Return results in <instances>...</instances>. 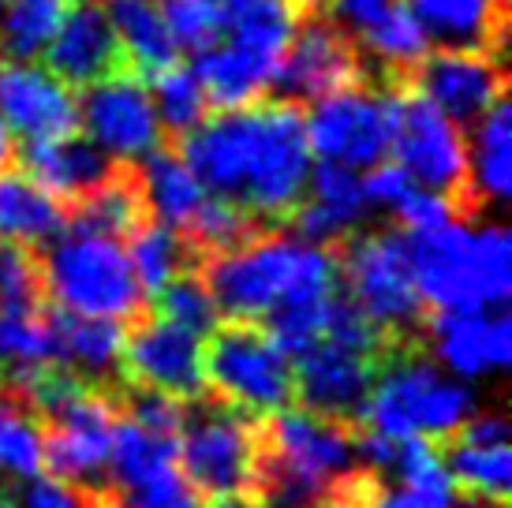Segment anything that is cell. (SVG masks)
I'll return each instance as SVG.
<instances>
[{
	"mask_svg": "<svg viewBox=\"0 0 512 508\" xmlns=\"http://www.w3.org/2000/svg\"><path fill=\"white\" fill-rule=\"evenodd\" d=\"M172 146L206 195L251 213L266 228H288L307 198L314 157L303 109L292 101L262 98L206 116Z\"/></svg>",
	"mask_w": 512,
	"mask_h": 508,
	"instance_id": "obj_1",
	"label": "cell"
},
{
	"mask_svg": "<svg viewBox=\"0 0 512 508\" xmlns=\"http://www.w3.org/2000/svg\"><path fill=\"white\" fill-rule=\"evenodd\" d=\"M202 281L214 296L217 314L225 318H262L281 303L322 299L341 288V262L329 247L288 236L273 228L240 251L202 262Z\"/></svg>",
	"mask_w": 512,
	"mask_h": 508,
	"instance_id": "obj_2",
	"label": "cell"
},
{
	"mask_svg": "<svg viewBox=\"0 0 512 508\" xmlns=\"http://www.w3.org/2000/svg\"><path fill=\"white\" fill-rule=\"evenodd\" d=\"M408 262L430 314L505 311L512 292V243L501 225L468 232L449 225L408 236Z\"/></svg>",
	"mask_w": 512,
	"mask_h": 508,
	"instance_id": "obj_3",
	"label": "cell"
},
{
	"mask_svg": "<svg viewBox=\"0 0 512 508\" xmlns=\"http://www.w3.org/2000/svg\"><path fill=\"white\" fill-rule=\"evenodd\" d=\"M344 292L356 299V307L378 325L397 352H430L427 325L430 307L423 303L408 262V243L397 225L367 228L344 236L337 247Z\"/></svg>",
	"mask_w": 512,
	"mask_h": 508,
	"instance_id": "obj_4",
	"label": "cell"
},
{
	"mask_svg": "<svg viewBox=\"0 0 512 508\" xmlns=\"http://www.w3.org/2000/svg\"><path fill=\"white\" fill-rule=\"evenodd\" d=\"M202 381L206 396L251 423L296 404L292 359L255 318H221L202 337Z\"/></svg>",
	"mask_w": 512,
	"mask_h": 508,
	"instance_id": "obj_5",
	"label": "cell"
},
{
	"mask_svg": "<svg viewBox=\"0 0 512 508\" xmlns=\"http://www.w3.org/2000/svg\"><path fill=\"white\" fill-rule=\"evenodd\" d=\"M475 396L468 385L445 378L427 352H397L370 389L363 426L385 441H441L471 419Z\"/></svg>",
	"mask_w": 512,
	"mask_h": 508,
	"instance_id": "obj_6",
	"label": "cell"
},
{
	"mask_svg": "<svg viewBox=\"0 0 512 508\" xmlns=\"http://www.w3.org/2000/svg\"><path fill=\"white\" fill-rule=\"evenodd\" d=\"M382 86L389 90V113H393V142H389L393 165H400L419 187L445 198L460 217V225L475 221L483 210L471 191L464 131L449 124L419 90H412L408 79Z\"/></svg>",
	"mask_w": 512,
	"mask_h": 508,
	"instance_id": "obj_7",
	"label": "cell"
},
{
	"mask_svg": "<svg viewBox=\"0 0 512 508\" xmlns=\"http://www.w3.org/2000/svg\"><path fill=\"white\" fill-rule=\"evenodd\" d=\"M49 303L79 318H105L128 325L146 311L124 247L101 236H60L42 251Z\"/></svg>",
	"mask_w": 512,
	"mask_h": 508,
	"instance_id": "obj_8",
	"label": "cell"
},
{
	"mask_svg": "<svg viewBox=\"0 0 512 508\" xmlns=\"http://www.w3.org/2000/svg\"><path fill=\"white\" fill-rule=\"evenodd\" d=\"M176 467L195 501L255 494V423L214 396L191 400L176 434Z\"/></svg>",
	"mask_w": 512,
	"mask_h": 508,
	"instance_id": "obj_9",
	"label": "cell"
},
{
	"mask_svg": "<svg viewBox=\"0 0 512 508\" xmlns=\"http://www.w3.org/2000/svg\"><path fill=\"white\" fill-rule=\"evenodd\" d=\"M367 79L370 68L359 53L356 38L344 27H337L322 8H314L292 30L266 98L292 101L303 109V105H314V101L341 94V90L367 83Z\"/></svg>",
	"mask_w": 512,
	"mask_h": 508,
	"instance_id": "obj_10",
	"label": "cell"
},
{
	"mask_svg": "<svg viewBox=\"0 0 512 508\" xmlns=\"http://www.w3.org/2000/svg\"><path fill=\"white\" fill-rule=\"evenodd\" d=\"M311 157L341 169H378L389 157L393 142V113H389V90L382 83L348 86L341 94L314 101L311 113H303Z\"/></svg>",
	"mask_w": 512,
	"mask_h": 508,
	"instance_id": "obj_11",
	"label": "cell"
},
{
	"mask_svg": "<svg viewBox=\"0 0 512 508\" xmlns=\"http://www.w3.org/2000/svg\"><path fill=\"white\" fill-rule=\"evenodd\" d=\"M393 355L359 352L337 340H318L292 363L296 408H307L322 419L359 430L367 411L370 389Z\"/></svg>",
	"mask_w": 512,
	"mask_h": 508,
	"instance_id": "obj_12",
	"label": "cell"
},
{
	"mask_svg": "<svg viewBox=\"0 0 512 508\" xmlns=\"http://www.w3.org/2000/svg\"><path fill=\"white\" fill-rule=\"evenodd\" d=\"M120 378L157 389L180 404L202 400V340L184 325L161 318L146 307L124 325V352H120Z\"/></svg>",
	"mask_w": 512,
	"mask_h": 508,
	"instance_id": "obj_13",
	"label": "cell"
},
{
	"mask_svg": "<svg viewBox=\"0 0 512 508\" xmlns=\"http://www.w3.org/2000/svg\"><path fill=\"white\" fill-rule=\"evenodd\" d=\"M408 86L460 131L479 124L501 98H509L505 57L471 49H430L408 75Z\"/></svg>",
	"mask_w": 512,
	"mask_h": 508,
	"instance_id": "obj_14",
	"label": "cell"
},
{
	"mask_svg": "<svg viewBox=\"0 0 512 508\" xmlns=\"http://www.w3.org/2000/svg\"><path fill=\"white\" fill-rule=\"evenodd\" d=\"M79 131H86V139L120 161H139L161 142V124H157L150 90L131 71L83 90Z\"/></svg>",
	"mask_w": 512,
	"mask_h": 508,
	"instance_id": "obj_15",
	"label": "cell"
},
{
	"mask_svg": "<svg viewBox=\"0 0 512 508\" xmlns=\"http://www.w3.org/2000/svg\"><path fill=\"white\" fill-rule=\"evenodd\" d=\"M45 71L60 79L72 94H83L90 86L109 83L116 75H128V53L116 38L101 0H75L68 19L60 23L57 38L49 42ZM135 75V71H131Z\"/></svg>",
	"mask_w": 512,
	"mask_h": 508,
	"instance_id": "obj_16",
	"label": "cell"
},
{
	"mask_svg": "<svg viewBox=\"0 0 512 508\" xmlns=\"http://www.w3.org/2000/svg\"><path fill=\"white\" fill-rule=\"evenodd\" d=\"M0 120L23 146L68 139L79 131V94H72L38 64H4Z\"/></svg>",
	"mask_w": 512,
	"mask_h": 508,
	"instance_id": "obj_17",
	"label": "cell"
},
{
	"mask_svg": "<svg viewBox=\"0 0 512 508\" xmlns=\"http://www.w3.org/2000/svg\"><path fill=\"white\" fill-rule=\"evenodd\" d=\"M15 165L27 172L30 180H38L53 198H60V206H72L109 184L124 161L109 157L101 146L86 139L83 131H75L68 139L15 150Z\"/></svg>",
	"mask_w": 512,
	"mask_h": 508,
	"instance_id": "obj_18",
	"label": "cell"
},
{
	"mask_svg": "<svg viewBox=\"0 0 512 508\" xmlns=\"http://www.w3.org/2000/svg\"><path fill=\"white\" fill-rule=\"evenodd\" d=\"M427 45L471 49L505 57L509 42V0H400Z\"/></svg>",
	"mask_w": 512,
	"mask_h": 508,
	"instance_id": "obj_19",
	"label": "cell"
},
{
	"mask_svg": "<svg viewBox=\"0 0 512 508\" xmlns=\"http://www.w3.org/2000/svg\"><path fill=\"white\" fill-rule=\"evenodd\" d=\"M427 348L438 352L445 367L464 378H483L509 367L512 359V322L505 311L471 314H430Z\"/></svg>",
	"mask_w": 512,
	"mask_h": 508,
	"instance_id": "obj_20",
	"label": "cell"
},
{
	"mask_svg": "<svg viewBox=\"0 0 512 508\" xmlns=\"http://www.w3.org/2000/svg\"><path fill=\"white\" fill-rule=\"evenodd\" d=\"M311 12L303 0H221V42L277 71L292 30Z\"/></svg>",
	"mask_w": 512,
	"mask_h": 508,
	"instance_id": "obj_21",
	"label": "cell"
},
{
	"mask_svg": "<svg viewBox=\"0 0 512 508\" xmlns=\"http://www.w3.org/2000/svg\"><path fill=\"white\" fill-rule=\"evenodd\" d=\"M64 206L53 198L38 180H30L27 172L12 165L0 169V236L8 243L45 251L64 236Z\"/></svg>",
	"mask_w": 512,
	"mask_h": 508,
	"instance_id": "obj_22",
	"label": "cell"
},
{
	"mask_svg": "<svg viewBox=\"0 0 512 508\" xmlns=\"http://www.w3.org/2000/svg\"><path fill=\"white\" fill-rule=\"evenodd\" d=\"M135 169H139V180H143V195H146L150 217L184 236L210 195H206L199 187V180L191 176L180 150H176L172 142L161 139L150 154H143L135 161Z\"/></svg>",
	"mask_w": 512,
	"mask_h": 508,
	"instance_id": "obj_23",
	"label": "cell"
},
{
	"mask_svg": "<svg viewBox=\"0 0 512 508\" xmlns=\"http://www.w3.org/2000/svg\"><path fill=\"white\" fill-rule=\"evenodd\" d=\"M101 8L113 23L116 38L128 53L131 71L150 83L157 71L180 64V53L172 45V34L165 27V15L157 0H101Z\"/></svg>",
	"mask_w": 512,
	"mask_h": 508,
	"instance_id": "obj_24",
	"label": "cell"
},
{
	"mask_svg": "<svg viewBox=\"0 0 512 508\" xmlns=\"http://www.w3.org/2000/svg\"><path fill=\"white\" fill-rule=\"evenodd\" d=\"M475 150L468 154L471 191L483 210L486 202H505L512 184V109L509 98H501L471 131Z\"/></svg>",
	"mask_w": 512,
	"mask_h": 508,
	"instance_id": "obj_25",
	"label": "cell"
},
{
	"mask_svg": "<svg viewBox=\"0 0 512 508\" xmlns=\"http://www.w3.org/2000/svg\"><path fill=\"white\" fill-rule=\"evenodd\" d=\"M124 254H128L131 269H135V281L143 288L146 303H150L172 277H180L187 269H199V258L187 247L184 236L165 228L161 221H154V217L131 232L128 251Z\"/></svg>",
	"mask_w": 512,
	"mask_h": 508,
	"instance_id": "obj_26",
	"label": "cell"
},
{
	"mask_svg": "<svg viewBox=\"0 0 512 508\" xmlns=\"http://www.w3.org/2000/svg\"><path fill=\"white\" fill-rule=\"evenodd\" d=\"M438 452L456 494L509 501V486H512L509 445H464V441L445 438L438 441Z\"/></svg>",
	"mask_w": 512,
	"mask_h": 508,
	"instance_id": "obj_27",
	"label": "cell"
},
{
	"mask_svg": "<svg viewBox=\"0 0 512 508\" xmlns=\"http://www.w3.org/2000/svg\"><path fill=\"white\" fill-rule=\"evenodd\" d=\"M75 0H0V45L15 64H34L60 23L68 19Z\"/></svg>",
	"mask_w": 512,
	"mask_h": 508,
	"instance_id": "obj_28",
	"label": "cell"
},
{
	"mask_svg": "<svg viewBox=\"0 0 512 508\" xmlns=\"http://www.w3.org/2000/svg\"><path fill=\"white\" fill-rule=\"evenodd\" d=\"M42 475V426L12 385H0V479L30 482Z\"/></svg>",
	"mask_w": 512,
	"mask_h": 508,
	"instance_id": "obj_29",
	"label": "cell"
},
{
	"mask_svg": "<svg viewBox=\"0 0 512 508\" xmlns=\"http://www.w3.org/2000/svg\"><path fill=\"white\" fill-rule=\"evenodd\" d=\"M146 90H150V101H154L157 124L165 127V135H161L165 142L187 139V135L206 120L210 101L202 94V83H199V75H195V68L172 64V68L157 71Z\"/></svg>",
	"mask_w": 512,
	"mask_h": 508,
	"instance_id": "obj_30",
	"label": "cell"
},
{
	"mask_svg": "<svg viewBox=\"0 0 512 508\" xmlns=\"http://www.w3.org/2000/svg\"><path fill=\"white\" fill-rule=\"evenodd\" d=\"M146 307L157 311L161 318H169V322L184 325L187 333H195L199 340L221 322V314H217V307H214V296H210V288H206L199 269H187L180 277H172Z\"/></svg>",
	"mask_w": 512,
	"mask_h": 508,
	"instance_id": "obj_31",
	"label": "cell"
},
{
	"mask_svg": "<svg viewBox=\"0 0 512 508\" xmlns=\"http://www.w3.org/2000/svg\"><path fill=\"white\" fill-rule=\"evenodd\" d=\"M176 53L199 57L221 42V0H157Z\"/></svg>",
	"mask_w": 512,
	"mask_h": 508,
	"instance_id": "obj_32",
	"label": "cell"
},
{
	"mask_svg": "<svg viewBox=\"0 0 512 508\" xmlns=\"http://www.w3.org/2000/svg\"><path fill=\"white\" fill-rule=\"evenodd\" d=\"M15 508H116L113 490H83L57 479H30Z\"/></svg>",
	"mask_w": 512,
	"mask_h": 508,
	"instance_id": "obj_33",
	"label": "cell"
},
{
	"mask_svg": "<svg viewBox=\"0 0 512 508\" xmlns=\"http://www.w3.org/2000/svg\"><path fill=\"white\" fill-rule=\"evenodd\" d=\"M202 508H266V501L258 494H225L214 501H202Z\"/></svg>",
	"mask_w": 512,
	"mask_h": 508,
	"instance_id": "obj_34",
	"label": "cell"
},
{
	"mask_svg": "<svg viewBox=\"0 0 512 508\" xmlns=\"http://www.w3.org/2000/svg\"><path fill=\"white\" fill-rule=\"evenodd\" d=\"M453 508H509V501H494V497H475V494H456V490H453Z\"/></svg>",
	"mask_w": 512,
	"mask_h": 508,
	"instance_id": "obj_35",
	"label": "cell"
},
{
	"mask_svg": "<svg viewBox=\"0 0 512 508\" xmlns=\"http://www.w3.org/2000/svg\"><path fill=\"white\" fill-rule=\"evenodd\" d=\"M0 508H15V494L4 486V479H0Z\"/></svg>",
	"mask_w": 512,
	"mask_h": 508,
	"instance_id": "obj_36",
	"label": "cell"
},
{
	"mask_svg": "<svg viewBox=\"0 0 512 508\" xmlns=\"http://www.w3.org/2000/svg\"><path fill=\"white\" fill-rule=\"evenodd\" d=\"M4 57H8V53H4V45H0V68H4Z\"/></svg>",
	"mask_w": 512,
	"mask_h": 508,
	"instance_id": "obj_37",
	"label": "cell"
},
{
	"mask_svg": "<svg viewBox=\"0 0 512 508\" xmlns=\"http://www.w3.org/2000/svg\"><path fill=\"white\" fill-rule=\"evenodd\" d=\"M303 4H311V8H318V0H303Z\"/></svg>",
	"mask_w": 512,
	"mask_h": 508,
	"instance_id": "obj_38",
	"label": "cell"
}]
</instances>
